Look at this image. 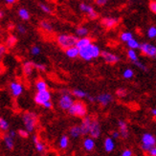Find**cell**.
Segmentation results:
<instances>
[{"label": "cell", "mask_w": 156, "mask_h": 156, "mask_svg": "<svg viewBox=\"0 0 156 156\" xmlns=\"http://www.w3.org/2000/svg\"><path fill=\"white\" fill-rule=\"evenodd\" d=\"M77 40H78V37L73 35H66V34L59 35L57 38L58 45L63 49H66L71 46H75Z\"/></svg>", "instance_id": "4"}, {"label": "cell", "mask_w": 156, "mask_h": 156, "mask_svg": "<svg viewBox=\"0 0 156 156\" xmlns=\"http://www.w3.org/2000/svg\"><path fill=\"white\" fill-rule=\"evenodd\" d=\"M151 115H152V116L155 117V115H156V109H155V108H152V109L151 110Z\"/></svg>", "instance_id": "55"}, {"label": "cell", "mask_w": 156, "mask_h": 156, "mask_svg": "<svg viewBox=\"0 0 156 156\" xmlns=\"http://www.w3.org/2000/svg\"><path fill=\"white\" fill-rule=\"evenodd\" d=\"M132 37H133V35L130 32H124V33H122L120 36V38L123 42H127L128 40H130Z\"/></svg>", "instance_id": "32"}, {"label": "cell", "mask_w": 156, "mask_h": 156, "mask_svg": "<svg viewBox=\"0 0 156 156\" xmlns=\"http://www.w3.org/2000/svg\"><path fill=\"white\" fill-rule=\"evenodd\" d=\"M67 111H68V113L71 116L83 118L87 113V108H86V105L83 101H74Z\"/></svg>", "instance_id": "2"}, {"label": "cell", "mask_w": 156, "mask_h": 156, "mask_svg": "<svg viewBox=\"0 0 156 156\" xmlns=\"http://www.w3.org/2000/svg\"><path fill=\"white\" fill-rule=\"evenodd\" d=\"M16 1V0H5V2H6L7 4H10V5L13 4Z\"/></svg>", "instance_id": "54"}, {"label": "cell", "mask_w": 156, "mask_h": 156, "mask_svg": "<svg viewBox=\"0 0 156 156\" xmlns=\"http://www.w3.org/2000/svg\"><path fill=\"white\" fill-rule=\"evenodd\" d=\"M147 152L150 153V155H151V156H156V147H155V146L151 147L150 151H148Z\"/></svg>", "instance_id": "49"}, {"label": "cell", "mask_w": 156, "mask_h": 156, "mask_svg": "<svg viewBox=\"0 0 156 156\" xmlns=\"http://www.w3.org/2000/svg\"><path fill=\"white\" fill-rule=\"evenodd\" d=\"M127 44V47L129 49H134V50H136V49H139V47H140V43L137 39H135L134 37H132L130 40H128V41L126 42Z\"/></svg>", "instance_id": "26"}, {"label": "cell", "mask_w": 156, "mask_h": 156, "mask_svg": "<svg viewBox=\"0 0 156 156\" xmlns=\"http://www.w3.org/2000/svg\"><path fill=\"white\" fill-rule=\"evenodd\" d=\"M80 10L81 12H83L85 13H87L88 17H89L90 19H97L99 15L98 12L94 10V8L92 6L88 5V4H85V3H80Z\"/></svg>", "instance_id": "10"}, {"label": "cell", "mask_w": 156, "mask_h": 156, "mask_svg": "<svg viewBox=\"0 0 156 156\" xmlns=\"http://www.w3.org/2000/svg\"><path fill=\"white\" fill-rule=\"evenodd\" d=\"M121 155H122V156H132V155H133V152H132V151H130V150H125L123 152H122Z\"/></svg>", "instance_id": "46"}, {"label": "cell", "mask_w": 156, "mask_h": 156, "mask_svg": "<svg viewBox=\"0 0 156 156\" xmlns=\"http://www.w3.org/2000/svg\"><path fill=\"white\" fill-rule=\"evenodd\" d=\"M36 87L37 91H43L48 89V85H47L46 81H44L43 80H38L36 83Z\"/></svg>", "instance_id": "27"}, {"label": "cell", "mask_w": 156, "mask_h": 156, "mask_svg": "<svg viewBox=\"0 0 156 156\" xmlns=\"http://www.w3.org/2000/svg\"><path fill=\"white\" fill-rule=\"evenodd\" d=\"M118 126H119V132H120V137L126 139L128 137V127H127V124L125 121H119L118 122Z\"/></svg>", "instance_id": "16"}, {"label": "cell", "mask_w": 156, "mask_h": 156, "mask_svg": "<svg viewBox=\"0 0 156 156\" xmlns=\"http://www.w3.org/2000/svg\"><path fill=\"white\" fill-rule=\"evenodd\" d=\"M88 33H89V31H88V29L85 28V27H79L76 30V35L77 37H86L88 35Z\"/></svg>", "instance_id": "31"}, {"label": "cell", "mask_w": 156, "mask_h": 156, "mask_svg": "<svg viewBox=\"0 0 156 156\" xmlns=\"http://www.w3.org/2000/svg\"><path fill=\"white\" fill-rule=\"evenodd\" d=\"M147 37L150 38H154L156 37V28L155 26H151L147 30Z\"/></svg>", "instance_id": "38"}, {"label": "cell", "mask_w": 156, "mask_h": 156, "mask_svg": "<svg viewBox=\"0 0 156 156\" xmlns=\"http://www.w3.org/2000/svg\"><path fill=\"white\" fill-rule=\"evenodd\" d=\"M108 2V0H96V4L98 6H105Z\"/></svg>", "instance_id": "48"}, {"label": "cell", "mask_w": 156, "mask_h": 156, "mask_svg": "<svg viewBox=\"0 0 156 156\" xmlns=\"http://www.w3.org/2000/svg\"><path fill=\"white\" fill-rule=\"evenodd\" d=\"M88 134H89L90 137H92L93 139H98L101 136V125L96 119H92L89 133Z\"/></svg>", "instance_id": "9"}, {"label": "cell", "mask_w": 156, "mask_h": 156, "mask_svg": "<svg viewBox=\"0 0 156 156\" xmlns=\"http://www.w3.org/2000/svg\"><path fill=\"white\" fill-rule=\"evenodd\" d=\"M116 95L119 98H124L127 95V90L126 88H119V89L116 90Z\"/></svg>", "instance_id": "39"}, {"label": "cell", "mask_w": 156, "mask_h": 156, "mask_svg": "<svg viewBox=\"0 0 156 156\" xmlns=\"http://www.w3.org/2000/svg\"><path fill=\"white\" fill-rule=\"evenodd\" d=\"M33 142H34V144H35L36 148H37V151L38 152H44L45 151L46 146L42 143L41 141L39 140L37 135H34V136H33Z\"/></svg>", "instance_id": "19"}, {"label": "cell", "mask_w": 156, "mask_h": 156, "mask_svg": "<svg viewBox=\"0 0 156 156\" xmlns=\"http://www.w3.org/2000/svg\"><path fill=\"white\" fill-rule=\"evenodd\" d=\"M40 52H41V49H40V47L39 46H33L32 48H31V54L34 56H37L40 54Z\"/></svg>", "instance_id": "40"}, {"label": "cell", "mask_w": 156, "mask_h": 156, "mask_svg": "<svg viewBox=\"0 0 156 156\" xmlns=\"http://www.w3.org/2000/svg\"><path fill=\"white\" fill-rule=\"evenodd\" d=\"M120 137V132L119 131H114L112 133V138L113 139H118Z\"/></svg>", "instance_id": "52"}, {"label": "cell", "mask_w": 156, "mask_h": 156, "mask_svg": "<svg viewBox=\"0 0 156 156\" xmlns=\"http://www.w3.org/2000/svg\"><path fill=\"white\" fill-rule=\"evenodd\" d=\"M119 22L118 18L115 17H105L101 20V24L104 27H105L106 29H112L114 27H116Z\"/></svg>", "instance_id": "15"}, {"label": "cell", "mask_w": 156, "mask_h": 156, "mask_svg": "<svg viewBox=\"0 0 156 156\" xmlns=\"http://www.w3.org/2000/svg\"><path fill=\"white\" fill-rule=\"evenodd\" d=\"M100 56H101V58L105 59V62L106 63H109V64H115L120 62V57L111 52L103 51V52H101Z\"/></svg>", "instance_id": "11"}, {"label": "cell", "mask_w": 156, "mask_h": 156, "mask_svg": "<svg viewBox=\"0 0 156 156\" xmlns=\"http://www.w3.org/2000/svg\"><path fill=\"white\" fill-rule=\"evenodd\" d=\"M90 43H92V39L86 36V37H83L80 38H78L75 46L80 50L81 48H83V47H86L87 45H89Z\"/></svg>", "instance_id": "17"}, {"label": "cell", "mask_w": 156, "mask_h": 156, "mask_svg": "<svg viewBox=\"0 0 156 156\" xmlns=\"http://www.w3.org/2000/svg\"><path fill=\"white\" fill-rule=\"evenodd\" d=\"M91 121H92V118L86 116V115L83 117V122H81V125L80 126V130H81V135H87L88 133H89Z\"/></svg>", "instance_id": "14"}, {"label": "cell", "mask_w": 156, "mask_h": 156, "mask_svg": "<svg viewBox=\"0 0 156 156\" xmlns=\"http://www.w3.org/2000/svg\"><path fill=\"white\" fill-rule=\"evenodd\" d=\"M133 76H134V71H133L132 69H130V68L126 69V70L124 71V73H123V77H124L126 80H130V79L133 78Z\"/></svg>", "instance_id": "36"}, {"label": "cell", "mask_w": 156, "mask_h": 156, "mask_svg": "<svg viewBox=\"0 0 156 156\" xmlns=\"http://www.w3.org/2000/svg\"><path fill=\"white\" fill-rule=\"evenodd\" d=\"M3 16H4V12H3L2 11H0V18H2Z\"/></svg>", "instance_id": "56"}, {"label": "cell", "mask_w": 156, "mask_h": 156, "mask_svg": "<svg viewBox=\"0 0 156 156\" xmlns=\"http://www.w3.org/2000/svg\"><path fill=\"white\" fill-rule=\"evenodd\" d=\"M9 123L4 118L0 117V130L2 131H8L9 130Z\"/></svg>", "instance_id": "34"}, {"label": "cell", "mask_w": 156, "mask_h": 156, "mask_svg": "<svg viewBox=\"0 0 156 156\" xmlns=\"http://www.w3.org/2000/svg\"><path fill=\"white\" fill-rule=\"evenodd\" d=\"M83 148L88 152L92 151L95 148V139H93L92 137L85 138L83 141Z\"/></svg>", "instance_id": "18"}, {"label": "cell", "mask_w": 156, "mask_h": 156, "mask_svg": "<svg viewBox=\"0 0 156 156\" xmlns=\"http://www.w3.org/2000/svg\"><path fill=\"white\" fill-rule=\"evenodd\" d=\"M139 49L144 55L150 57V58H155L156 57V47L155 45L151 43H142L140 44Z\"/></svg>", "instance_id": "8"}, {"label": "cell", "mask_w": 156, "mask_h": 156, "mask_svg": "<svg viewBox=\"0 0 156 156\" xmlns=\"http://www.w3.org/2000/svg\"><path fill=\"white\" fill-rule=\"evenodd\" d=\"M22 120H23L26 130L29 133L35 130V127L37 126V116L36 113L26 112L22 116Z\"/></svg>", "instance_id": "3"}, {"label": "cell", "mask_w": 156, "mask_h": 156, "mask_svg": "<svg viewBox=\"0 0 156 156\" xmlns=\"http://www.w3.org/2000/svg\"><path fill=\"white\" fill-rule=\"evenodd\" d=\"M133 63L135 64V66H137L138 68H139V69H141V70H143V71H147V66H146L144 63H142L139 59H138V60H136V62H134Z\"/></svg>", "instance_id": "42"}, {"label": "cell", "mask_w": 156, "mask_h": 156, "mask_svg": "<svg viewBox=\"0 0 156 156\" xmlns=\"http://www.w3.org/2000/svg\"><path fill=\"white\" fill-rule=\"evenodd\" d=\"M42 106L45 107V108H47V109H51V108L53 107V103H52L51 100H50V101H46V103H44V104L42 105Z\"/></svg>", "instance_id": "45"}, {"label": "cell", "mask_w": 156, "mask_h": 156, "mask_svg": "<svg viewBox=\"0 0 156 156\" xmlns=\"http://www.w3.org/2000/svg\"><path fill=\"white\" fill-rule=\"evenodd\" d=\"M73 103H74V99L72 97L71 93L64 90L63 93L62 94V96H60V98H59V101H58L59 107L63 110H68L69 107L72 105Z\"/></svg>", "instance_id": "5"}, {"label": "cell", "mask_w": 156, "mask_h": 156, "mask_svg": "<svg viewBox=\"0 0 156 156\" xmlns=\"http://www.w3.org/2000/svg\"><path fill=\"white\" fill-rule=\"evenodd\" d=\"M4 143L6 147L8 148L9 151H12L15 146V142H13V138H12L9 134H5L4 135Z\"/></svg>", "instance_id": "23"}, {"label": "cell", "mask_w": 156, "mask_h": 156, "mask_svg": "<svg viewBox=\"0 0 156 156\" xmlns=\"http://www.w3.org/2000/svg\"><path fill=\"white\" fill-rule=\"evenodd\" d=\"M150 9L153 13L156 12V1L155 0H151V1L150 2Z\"/></svg>", "instance_id": "44"}, {"label": "cell", "mask_w": 156, "mask_h": 156, "mask_svg": "<svg viewBox=\"0 0 156 156\" xmlns=\"http://www.w3.org/2000/svg\"><path fill=\"white\" fill-rule=\"evenodd\" d=\"M10 89H11L12 96L15 98H17L22 94L23 86L20 83H17V81H12V83H11V84H10Z\"/></svg>", "instance_id": "13"}, {"label": "cell", "mask_w": 156, "mask_h": 156, "mask_svg": "<svg viewBox=\"0 0 156 156\" xmlns=\"http://www.w3.org/2000/svg\"><path fill=\"white\" fill-rule=\"evenodd\" d=\"M18 16L23 20H29L30 19V12L24 8H21L18 10Z\"/></svg>", "instance_id": "28"}, {"label": "cell", "mask_w": 156, "mask_h": 156, "mask_svg": "<svg viewBox=\"0 0 156 156\" xmlns=\"http://www.w3.org/2000/svg\"><path fill=\"white\" fill-rule=\"evenodd\" d=\"M35 69H37V70H38L40 72H45L46 69H47V67L43 63H35Z\"/></svg>", "instance_id": "41"}, {"label": "cell", "mask_w": 156, "mask_h": 156, "mask_svg": "<svg viewBox=\"0 0 156 156\" xmlns=\"http://www.w3.org/2000/svg\"><path fill=\"white\" fill-rule=\"evenodd\" d=\"M156 144V139L155 136L151 133H145L143 136H142V150L145 152H147L150 151V148L154 147Z\"/></svg>", "instance_id": "6"}, {"label": "cell", "mask_w": 156, "mask_h": 156, "mask_svg": "<svg viewBox=\"0 0 156 156\" xmlns=\"http://www.w3.org/2000/svg\"><path fill=\"white\" fill-rule=\"evenodd\" d=\"M101 55V49L100 47L94 43H90L86 47H83L79 50V57H80L83 60L89 62L93 58H97Z\"/></svg>", "instance_id": "1"}, {"label": "cell", "mask_w": 156, "mask_h": 156, "mask_svg": "<svg viewBox=\"0 0 156 156\" xmlns=\"http://www.w3.org/2000/svg\"><path fill=\"white\" fill-rule=\"evenodd\" d=\"M1 58H2V54L0 53V60H1Z\"/></svg>", "instance_id": "57"}, {"label": "cell", "mask_w": 156, "mask_h": 156, "mask_svg": "<svg viewBox=\"0 0 156 156\" xmlns=\"http://www.w3.org/2000/svg\"><path fill=\"white\" fill-rule=\"evenodd\" d=\"M16 29H17V31H18L20 34H25V33H26V28H25V27H24L23 25H17Z\"/></svg>", "instance_id": "47"}, {"label": "cell", "mask_w": 156, "mask_h": 156, "mask_svg": "<svg viewBox=\"0 0 156 156\" xmlns=\"http://www.w3.org/2000/svg\"><path fill=\"white\" fill-rule=\"evenodd\" d=\"M7 47L6 45H2V44H0V53L2 54V55H4V54H6V52H7Z\"/></svg>", "instance_id": "50"}, {"label": "cell", "mask_w": 156, "mask_h": 156, "mask_svg": "<svg viewBox=\"0 0 156 156\" xmlns=\"http://www.w3.org/2000/svg\"><path fill=\"white\" fill-rule=\"evenodd\" d=\"M51 97H52L51 92L48 89L43 90V91H37V93L35 96V101H36L37 105H42L44 103H46V101H50Z\"/></svg>", "instance_id": "7"}, {"label": "cell", "mask_w": 156, "mask_h": 156, "mask_svg": "<svg viewBox=\"0 0 156 156\" xmlns=\"http://www.w3.org/2000/svg\"><path fill=\"white\" fill-rule=\"evenodd\" d=\"M17 42V38L15 36H10L8 38H7V41H6V46L7 47H13L16 45V43Z\"/></svg>", "instance_id": "35"}, {"label": "cell", "mask_w": 156, "mask_h": 156, "mask_svg": "<svg viewBox=\"0 0 156 156\" xmlns=\"http://www.w3.org/2000/svg\"><path fill=\"white\" fill-rule=\"evenodd\" d=\"M8 134L10 135V136H11L12 138H13V139H15V137L16 136V131H13V130H10Z\"/></svg>", "instance_id": "53"}, {"label": "cell", "mask_w": 156, "mask_h": 156, "mask_svg": "<svg viewBox=\"0 0 156 156\" xmlns=\"http://www.w3.org/2000/svg\"><path fill=\"white\" fill-rule=\"evenodd\" d=\"M59 147L62 148V150H65V148L68 147L69 146V138L68 136H66V135H63L62 136V138L59 139Z\"/></svg>", "instance_id": "25"}, {"label": "cell", "mask_w": 156, "mask_h": 156, "mask_svg": "<svg viewBox=\"0 0 156 156\" xmlns=\"http://www.w3.org/2000/svg\"><path fill=\"white\" fill-rule=\"evenodd\" d=\"M65 55L70 58H76L79 57V49L76 46H71L65 49Z\"/></svg>", "instance_id": "20"}, {"label": "cell", "mask_w": 156, "mask_h": 156, "mask_svg": "<svg viewBox=\"0 0 156 156\" xmlns=\"http://www.w3.org/2000/svg\"><path fill=\"white\" fill-rule=\"evenodd\" d=\"M127 57L133 62L139 59L137 53H136V51H135L134 49H128V51H127Z\"/></svg>", "instance_id": "33"}, {"label": "cell", "mask_w": 156, "mask_h": 156, "mask_svg": "<svg viewBox=\"0 0 156 156\" xmlns=\"http://www.w3.org/2000/svg\"><path fill=\"white\" fill-rule=\"evenodd\" d=\"M38 6H39V8L41 9V11H43L46 13H52V12H53L51 7L48 6V5H46V4H44V3H39Z\"/></svg>", "instance_id": "37"}, {"label": "cell", "mask_w": 156, "mask_h": 156, "mask_svg": "<svg viewBox=\"0 0 156 156\" xmlns=\"http://www.w3.org/2000/svg\"><path fill=\"white\" fill-rule=\"evenodd\" d=\"M114 98L110 93H103L96 97V101L103 105V106H107L109 104H111L113 101Z\"/></svg>", "instance_id": "12"}, {"label": "cell", "mask_w": 156, "mask_h": 156, "mask_svg": "<svg viewBox=\"0 0 156 156\" xmlns=\"http://www.w3.org/2000/svg\"><path fill=\"white\" fill-rule=\"evenodd\" d=\"M86 98H87L88 101H90V103H95V101H96V98L93 97V96H90L89 94H87V95H86Z\"/></svg>", "instance_id": "51"}, {"label": "cell", "mask_w": 156, "mask_h": 156, "mask_svg": "<svg viewBox=\"0 0 156 156\" xmlns=\"http://www.w3.org/2000/svg\"><path fill=\"white\" fill-rule=\"evenodd\" d=\"M40 27H41V29H43L46 32H52L53 31L52 24H51V22L48 21V20H42V21L40 22Z\"/></svg>", "instance_id": "29"}, {"label": "cell", "mask_w": 156, "mask_h": 156, "mask_svg": "<svg viewBox=\"0 0 156 156\" xmlns=\"http://www.w3.org/2000/svg\"><path fill=\"white\" fill-rule=\"evenodd\" d=\"M88 1H92V0H88Z\"/></svg>", "instance_id": "58"}, {"label": "cell", "mask_w": 156, "mask_h": 156, "mask_svg": "<svg viewBox=\"0 0 156 156\" xmlns=\"http://www.w3.org/2000/svg\"><path fill=\"white\" fill-rule=\"evenodd\" d=\"M72 94L78 99H83V98H86V95L88 93L83 90H81V89H74L72 91Z\"/></svg>", "instance_id": "30"}, {"label": "cell", "mask_w": 156, "mask_h": 156, "mask_svg": "<svg viewBox=\"0 0 156 156\" xmlns=\"http://www.w3.org/2000/svg\"><path fill=\"white\" fill-rule=\"evenodd\" d=\"M35 70V63L32 62H27L23 64V72L26 76H30Z\"/></svg>", "instance_id": "22"}, {"label": "cell", "mask_w": 156, "mask_h": 156, "mask_svg": "<svg viewBox=\"0 0 156 156\" xmlns=\"http://www.w3.org/2000/svg\"><path fill=\"white\" fill-rule=\"evenodd\" d=\"M70 135H71V137L73 138H79L81 136V130H80V126H74L70 128Z\"/></svg>", "instance_id": "24"}, {"label": "cell", "mask_w": 156, "mask_h": 156, "mask_svg": "<svg viewBox=\"0 0 156 156\" xmlns=\"http://www.w3.org/2000/svg\"><path fill=\"white\" fill-rule=\"evenodd\" d=\"M18 134H19V136H20V137H22V138H24V139H26V138H28V137H29V132L27 131L26 129H25V130L20 129V130L18 131Z\"/></svg>", "instance_id": "43"}, {"label": "cell", "mask_w": 156, "mask_h": 156, "mask_svg": "<svg viewBox=\"0 0 156 156\" xmlns=\"http://www.w3.org/2000/svg\"><path fill=\"white\" fill-rule=\"evenodd\" d=\"M115 148V143L113 141V138L107 137L105 140V150L106 152H112Z\"/></svg>", "instance_id": "21"}]
</instances>
